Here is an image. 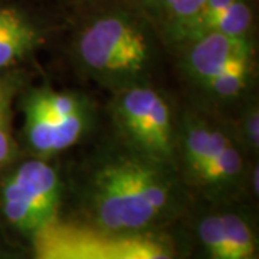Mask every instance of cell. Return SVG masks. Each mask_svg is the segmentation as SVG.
I'll use <instances>...</instances> for the list:
<instances>
[{
	"label": "cell",
	"instance_id": "5",
	"mask_svg": "<svg viewBox=\"0 0 259 259\" xmlns=\"http://www.w3.org/2000/svg\"><path fill=\"white\" fill-rule=\"evenodd\" d=\"M120 115L134 141L148 153L166 157L171 151V121L166 101L150 88H133L122 95Z\"/></svg>",
	"mask_w": 259,
	"mask_h": 259
},
{
	"label": "cell",
	"instance_id": "12",
	"mask_svg": "<svg viewBox=\"0 0 259 259\" xmlns=\"http://www.w3.org/2000/svg\"><path fill=\"white\" fill-rule=\"evenodd\" d=\"M222 226L229 249V259H256V245L249 226L236 214H223Z\"/></svg>",
	"mask_w": 259,
	"mask_h": 259
},
{
	"label": "cell",
	"instance_id": "1",
	"mask_svg": "<svg viewBox=\"0 0 259 259\" xmlns=\"http://www.w3.org/2000/svg\"><path fill=\"white\" fill-rule=\"evenodd\" d=\"M167 202L166 186L157 173L137 160L112 163L95 182L97 214L111 231L139 229L157 216Z\"/></svg>",
	"mask_w": 259,
	"mask_h": 259
},
{
	"label": "cell",
	"instance_id": "8",
	"mask_svg": "<svg viewBox=\"0 0 259 259\" xmlns=\"http://www.w3.org/2000/svg\"><path fill=\"white\" fill-rule=\"evenodd\" d=\"M36 42L33 25L19 10L0 8V68L26 55Z\"/></svg>",
	"mask_w": 259,
	"mask_h": 259
},
{
	"label": "cell",
	"instance_id": "3",
	"mask_svg": "<svg viewBox=\"0 0 259 259\" xmlns=\"http://www.w3.org/2000/svg\"><path fill=\"white\" fill-rule=\"evenodd\" d=\"M85 64L100 72L133 74L144 68L148 45L144 35L124 19L108 16L95 20L79 39Z\"/></svg>",
	"mask_w": 259,
	"mask_h": 259
},
{
	"label": "cell",
	"instance_id": "16",
	"mask_svg": "<svg viewBox=\"0 0 259 259\" xmlns=\"http://www.w3.org/2000/svg\"><path fill=\"white\" fill-rule=\"evenodd\" d=\"M12 134H10V94L0 82V166L12 156Z\"/></svg>",
	"mask_w": 259,
	"mask_h": 259
},
{
	"label": "cell",
	"instance_id": "13",
	"mask_svg": "<svg viewBox=\"0 0 259 259\" xmlns=\"http://www.w3.org/2000/svg\"><path fill=\"white\" fill-rule=\"evenodd\" d=\"M241 156L229 141L212 158H209L196 175L204 182L221 183L236 176L241 170Z\"/></svg>",
	"mask_w": 259,
	"mask_h": 259
},
{
	"label": "cell",
	"instance_id": "19",
	"mask_svg": "<svg viewBox=\"0 0 259 259\" xmlns=\"http://www.w3.org/2000/svg\"><path fill=\"white\" fill-rule=\"evenodd\" d=\"M253 189L255 192H258V168H255V175H253Z\"/></svg>",
	"mask_w": 259,
	"mask_h": 259
},
{
	"label": "cell",
	"instance_id": "17",
	"mask_svg": "<svg viewBox=\"0 0 259 259\" xmlns=\"http://www.w3.org/2000/svg\"><path fill=\"white\" fill-rule=\"evenodd\" d=\"M203 3L204 0H164L168 13L176 19L177 23H182L194 16Z\"/></svg>",
	"mask_w": 259,
	"mask_h": 259
},
{
	"label": "cell",
	"instance_id": "7",
	"mask_svg": "<svg viewBox=\"0 0 259 259\" xmlns=\"http://www.w3.org/2000/svg\"><path fill=\"white\" fill-rule=\"evenodd\" d=\"M239 61H250V45L246 36H229L219 32H207L196 37L189 56L192 71L202 81Z\"/></svg>",
	"mask_w": 259,
	"mask_h": 259
},
{
	"label": "cell",
	"instance_id": "6",
	"mask_svg": "<svg viewBox=\"0 0 259 259\" xmlns=\"http://www.w3.org/2000/svg\"><path fill=\"white\" fill-rule=\"evenodd\" d=\"M35 259H105L101 236L51 222L35 232Z\"/></svg>",
	"mask_w": 259,
	"mask_h": 259
},
{
	"label": "cell",
	"instance_id": "14",
	"mask_svg": "<svg viewBox=\"0 0 259 259\" xmlns=\"http://www.w3.org/2000/svg\"><path fill=\"white\" fill-rule=\"evenodd\" d=\"M249 68L250 61L233 62L228 65L226 68L221 69L218 74L204 79L203 82L214 94H219L223 97H231V95L241 93L242 88L246 85Z\"/></svg>",
	"mask_w": 259,
	"mask_h": 259
},
{
	"label": "cell",
	"instance_id": "2",
	"mask_svg": "<svg viewBox=\"0 0 259 259\" xmlns=\"http://www.w3.org/2000/svg\"><path fill=\"white\" fill-rule=\"evenodd\" d=\"M59 177L42 160H29L10 175L3 186V212L20 231H39L54 222L59 204Z\"/></svg>",
	"mask_w": 259,
	"mask_h": 259
},
{
	"label": "cell",
	"instance_id": "18",
	"mask_svg": "<svg viewBox=\"0 0 259 259\" xmlns=\"http://www.w3.org/2000/svg\"><path fill=\"white\" fill-rule=\"evenodd\" d=\"M258 111H252L248 117V121H246V131H248V137H249V141L252 146L258 147L259 143V120H258Z\"/></svg>",
	"mask_w": 259,
	"mask_h": 259
},
{
	"label": "cell",
	"instance_id": "15",
	"mask_svg": "<svg viewBox=\"0 0 259 259\" xmlns=\"http://www.w3.org/2000/svg\"><path fill=\"white\" fill-rule=\"evenodd\" d=\"M199 235L210 258L229 259V249L221 216H209L203 219L199 228Z\"/></svg>",
	"mask_w": 259,
	"mask_h": 259
},
{
	"label": "cell",
	"instance_id": "11",
	"mask_svg": "<svg viewBox=\"0 0 259 259\" xmlns=\"http://www.w3.org/2000/svg\"><path fill=\"white\" fill-rule=\"evenodd\" d=\"M229 140L218 130L196 125L189 131L186 139V160L189 167L197 173L203 164L212 158Z\"/></svg>",
	"mask_w": 259,
	"mask_h": 259
},
{
	"label": "cell",
	"instance_id": "10",
	"mask_svg": "<svg viewBox=\"0 0 259 259\" xmlns=\"http://www.w3.org/2000/svg\"><path fill=\"white\" fill-rule=\"evenodd\" d=\"M252 13L245 0H233L225 9L214 13L196 30L192 39L202 36L207 32H219L229 36H246L250 26Z\"/></svg>",
	"mask_w": 259,
	"mask_h": 259
},
{
	"label": "cell",
	"instance_id": "4",
	"mask_svg": "<svg viewBox=\"0 0 259 259\" xmlns=\"http://www.w3.org/2000/svg\"><path fill=\"white\" fill-rule=\"evenodd\" d=\"M26 136L33 150L52 154L71 147L85 128L81 101L66 93L35 91L26 102Z\"/></svg>",
	"mask_w": 259,
	"mask_h": 259
},
{
	"label": "cell",
	"instance_id": "9",
	"mask_svg": "<svg viewBox=\"0 0 259 259\" xmlns=\"http://www.w3.org/2000/svg\"><path fill=\"white\" fill-rule=\"evenodd\" d=\"M101 248L105 259H173L160 242L144 238H104Z\"/></svg>",
	"mask_w": 259,
	"mask_h": 259
}]
</instances>
